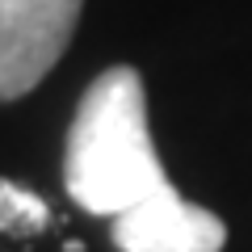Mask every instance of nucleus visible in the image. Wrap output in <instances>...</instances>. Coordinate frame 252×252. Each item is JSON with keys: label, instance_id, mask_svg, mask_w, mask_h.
<instances>
[{"label": "nucleus", "instance_id": "obj_1", "mask_svg": "<svg viewBox=\"0 0 252 252\" xmlns=\"http://www.w3.org/2000/svg\"><path fill=\"white\" fill-rule=\"evenodd\" d=\"M63 181L72 202L109 219L168 189V172L147 130L143 76L135 67H105L84 89L67 130Z\"/></svg>", "mask_w": 252, "mask_h": 252}, {"label": "nucleus", "instance_id": "obj_2", "mask_svg": "<svg viewBox=\"0 0 252 252\" xmlns=\"http://www.w3.org/2000/svg\"><path fill=\"white\" fill-rule=\"evenodd\" d=\"M84 0H0V101H17L46 80L72 46Z\"/></svg>", "mask_w": 252, "mask_h": 252}, {"label": "nucleus", "instance_id": "obj_3", "mask_svg": "<svg viewBox=\"0 0 252 252\" xmlns=\"http://www.w3.org/2000/svg\"><path fill=\"white\" fill-rule=\"evenodd\" d=\"M114 244L122 252H223L227 227L215 210L185 202L168 185L114 215Z\"/></svg>", "mask_w": 252, "mask_h": 252}, {"label": "nucleus", "instance_id": "obj_4", "mask_svg": "<svg viewBox=\"0 0 252 252\" xmlns=\"http://www.w3.org/2000/svg\"><path fill=\"white\" fill-rule=\"evenodd\" d=\"M0 227L4 231H42L46 227V202L30 189L13 185V181H0Z\"/></svg>", "mask_w": 252, "mask_h": 252}]
</instances>
